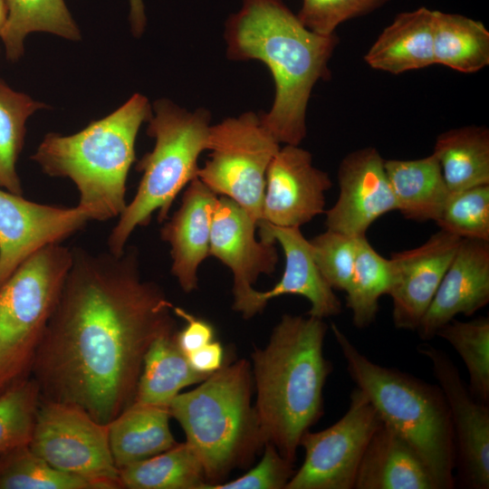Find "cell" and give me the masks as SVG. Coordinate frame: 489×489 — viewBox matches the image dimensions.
Instances as JSON below:
<instances>
[{
    "label": "cell",
    "mask_w": 489,
    "mask_h": 489,
    "mask_svg": "<svg viewBox=\"0 0 489 489\" xmlns=\"http://www.w3.org/2000/svg\"><path fill=\"white\" fill-rule=\"evenodd\" d=\"M173 308L158 283L143 279L135 247L120 255L72 249L30 371L41 398L109 424L133 403L150 344L176 330Z\"/></svg>",
    "instance_id": "cell-1"
},
{
    "label": "cell",
    "mask_w": 489,
    "mask_h": 489,
    "mask_svg": "<svg viewBox=\"0 0 489 489\" xmlns=\"http://www.w3.org/2000/svg\"><path fill=\"white\" fill-rule=\"evenodd\" d=\"M225 39L229 59L268 67L275 92L262 122L279 143L300 145L312 89L329 76L338 37L309 30L282 0H243L225 23Z\"/></svg>",
    "instance_id": "cell-2"
},
{
    "label": "cell",
    "mask_w": 489,
    "mask_h": 489,
    "mask_svg": "<svg viewBox=\"0 0 489 489\" xmlns=\"http://www.w3.org/2000/svg\"><path fill=\"white\" fill-rule=\"evenodd\" d=\"M322 319L283 314L267 344L254 348V409L264 443L294 464L303 434L323 414L322 391L332 365L323 355Z\"/></svg>",
    "instance_id": "cell-3"
},
{
    "label": "cell",
    "mask_w": 489,
    "mask_h": 489,
    "mask_svg": "<svg viewBox=\"0 0 489 489\" xmlns=\"http://www.w3.org/2000/svg\"><path fill=\"white\" fill-rule=\"evenodd\" d=\"M151 114L147 97L134 93L79 132L47 133L31 158L44 174L73 182L80 195L77 206L91 220L119 217L127 206L126 183L136 159V139Z\"/></svg>",
    "instance_id": "cell-4"
},
{
    "label": "cell",
    "mask_w": 489,
    "mask_h": 489,
    "mask_svg": "<svg viewBox=\"0 0 489 489\" xmlns=\"http://www.w3.org/2000/svg\"><path fill=\"white\" fill-rule=\"evenodd\" d=\"M253 376L245 360L225 363L193 390L168 404L186 442L203 465L207 484H220L236 468H245L265 445L254 406Z\"/></svg>",
    "instance_id": "cell-5"
},
{
    "label": "cell",
    "mask_w": 489,
    "mask_h": 489,
    "mask_svg": "<svg viewBox=\"0 0 489 489\" xmlns=\"http://www.w3.org/2000/svg\"><path fill=\"white\" fill-rule=\"evenodd\" d=\"M331 330L350 377L369 398L382 421L417 452L438 489L455 485V446L447 402L438 385L374 363L335 324Z\"/></svg>",
    "instance_id": "cell-6"
},
{
    "label": "cell",
    "mask_w": 489,
    "mask_h": 489,
    "mask_svg": "<svg viewBox=\"0 0 489 489\" xmlns=\"http://www.w3.org/2000/svg\"><path fill=\"white\" fill-rule=\"evenodd\" d=\"M210 120L203 108L188 110L168 99L153 103L147 134L155 144L137 164L142 177L109 235V252L121 254L134 230L149 224L154 212L160 223L168 219L178 193L197 176L198 158L208 149Z\"/></svg>",
    "instance_id": "cell-7"
},
{
    "label": "cell",
    "mask_w": 489,
    "mask_h": 489,
    "mask_svg": "<svg viewBox=\"0 0 489 489\" xmlns=\"http://www.w3.org/2000/svg\"><path fill=\"white\" fill-rule=\"evenodd\" d=\"M72 261V249L49 244L0 286V391L30 375Z\"/></svg>",
    "instance_id": "cell-8"
},
{
    "label": "cell",
    "mask_w": 489,
    "mask_h": 489,
    "mask_svg": "<svg viewBox=\"0 0 489 489\" xmlns=\"http://www.w3.org/2000/svg\"><path fill=\"white\" fill-rule=\"evenodd\" d=\"M279 149L260 114L247 111L227 118L211 125L207 149L211 153L197 177L217 196L238 204L258 225L266 172Z\"/></svg>",
    "instance_id": "cell-9"
},
{
    "label": "cell",
    "mask_w": 489,
    "mask_h": 489,
    "mask_svg": "<svg viewBox=\"0 0 489 489\" xmlns=\"http://www.w3.org/2000/svg\"><path fill=\"white\" fill-rule=\"evenodd\" d=\"M28 446L49 465L88 481L92 489L122 488L108 425L78 406L41 398Z\"/></svg>",
    "instance_id": "cell-10"
},
{
    "label": "cell",
    "mask_w": 489,
    "mask_h": 489,
    "mask_svg": "<svg viewBox=\"0 0 489 489\" xmlns=\"http://www.w3.org/2000/svg\"><path fill=\"white\" fill-rule=\"evenodd\" d=\"M350 398L348 410L336 423L303 434L300 446L304 448V460L285 489L354 488L366 447L382 419L360 388Z\"/></svg>",
    "instance_id": "cell-11"
},
{
    "label": "cell",
    "mask_w": 489,
    "mask_h": 489,
    "mask_svg": "<svg viewBox=\"0 0 489 489\" xmlns=\"http://www.w3.org/2000/svg\"><path fill=\"white\" fill-rule=\"evenodd\" d=\"M417 350L432 366L448 405L453 425L459 477L466 488H489V408L475 400L459 370L442 350L423 343Z\"/></svg>",
    "instance_id": "cell-12"
},
{
    "label": "cell",
    "mask_w": 489,
    "mask_h": 489,
    "mask_svg": "<svg viewBox=\"0 0 489 489\" xmlns=\"http://www.w3.org/2000/svg\"><path fill=\"white\" fill-rule=\"evenodd\" d=\"M91 221L83 208L32 202L0 188V286L28 257Z\"/></svg>",
    "instance_id": "cell-13"
},
{
    "label": "cell",
    "mask_w": 489,
    "mask_h": 489,
    "mask_svg": "<svg viewBox=\"0 0 489 489\" xmlns=\"http://www.w3.org/2000/svg\"><path fill=\"white\" fill-rule=\"evenodd\" d=\"M331 185L328 173L313 165L308 150L299 145L280 147L266 172L258 225L300 228L325 212V192Z\"/></svg>",
    "instance_id": "cell-14"
},
{
    "label": "cell",
    "mask_w": 489,
    "mask_h": 489,
    "mask_svg": "<svg viewBox=\"0 0 489 489\" xmlns=\"http://www.w3.org/2000/svg\"><path fill=\"white\" fill-rule=\"evenodd\" d=\"M384 160L372 147L354 150L342 158L338 169V199L324 212L328 230L352 237L365 235L374 221L398 210Z\"/></svg>",
    "instance_id": "cell-15"
},
{
    "label": "cell",
    "mask_w": 489,
    "mask_h": 489,
    "mask_svg": "<svg viewBox=\"0 0 489 489\" xmlns=\"http://www.w3.org/2000/svg\"><path fill=\"white\" fill-rule=\"evenodd\" d=\"M257 224L232 199L220 196L213 215L210 255L227 266L234 277L233 309L244 312L262 274L271 275L278 263L276 243L255 237Z\"/></svg>",
    "instance_id": "cell-16"
},
{
    "label": "cell",
    "mask_w": 489,
    "mask_h": 489,
    "mask_svg": "<svg viewBox=\"0 0 489 489\" xmlns=\"http://www.w3.org/2000/svg\"><path fill=\"white\" fill-rule=\"evenodd\" d=\"M463 238L440 229L423 244L390 254L392 320L416 331Z\"/></svg>",
    "instance_id": "cell-17"
},
{
    "label": "cell",
    "mask_w": 489,
    "mask_h": 489,
    "mask_svg": "<svg viewBox=\"0 0 489 489\" xmlns=\"http://www.w3.org/2000/svg\"><path fill=\"white\" fill-rule=\"evenodd\" d=\"M257 229L261 240L281 245L285 256V267L282 278L272 289L264 292L254 290L242 317L253 318L263 312L270 300L285 294L305 297L311 304L307 312L309 316L323 320L339 314L341 303L321 273L313 259L310 242L300 228L260 223Z\"/></svg>",
    "instance_id": "cell-18"
},
{
    "label": "cell",
    "mask_w": 489,
    "mask_h": 489,
    "mask_svg": "<svg viewBox=\"0 0 489 489\" xmlns=\"http://www.w3.org/2000/svg\"><path fill=\"white\" fill-rule=\"evenodd\" d=\"M489 302V241L463 238L417 331L423 340L458 314L471 316Z\"/></svg>",
    "instance_id": "cell-19"
},
{
    "label": "cell",
    "mask_w": 489,
    "mask_h": 489,
    "mask_svg": "<svg viewBox=\"0 0 489 489\" xmlns=\"http://www.w3.org/2000/svg\"><path fill=\"white\" fill-rule=\"evenodd\" d=\"M217 195L198 177L183 194L179 208L164 223L160 237L168 244L171 273L185 292L197 288V270L210 256V235Z\"/></svg>",
    "instance_id": "cell-20"
},
{
    "label": "cell",
    "mask_w": 489,
    "mask_h": 489,
    "mask_svg": "<svg viewBox=\"0 0 489 489\" xmlns=\"http://www.w3.org/2000/svg\"><path fill=\"white\" fill-rule=\"evenodd\" d=\"M355 489H438L417 452L382 421L360 461Z\"/></svg>",
    "instance_id": "cell-21"
},
{
    "label": "cell",
    "mask_w": 489,
    "mask_h": 489,
    "mask_svg": "<svg viewBox=\"0 0 489 489\" xmlns=\"http://www.w3.org/2000/svg\"><path fill=\"white\" fill-rule=\"evenodd\" d=\"M434 10L419 7L398 14L364 56L375 70L399 74L435 64Z\"/></svg>",
    "instance_id": "cell-22"
},
{
    "label": "cell",
    "mask_w": 489,
    "mask_h": 489,
    "mask_svg": "<svg viewBox=\"0 0 489 489\" xmlns=\"http://www.w3.org/2000/svg\"><path fill=\"white\" fill-rule=\"evenodd\" d=\"M168 407L132 403L108 425L115 465L125 466L152 457L177 442L169 427Z\"/></svg>",
    "instance_id": "cell-23"
},
{
    "label": "cell",
    "mask_w": 489,
    "mask_h": 489,
    "mask_svg": "<svg viewBox=\"0 0 489 489\" xmlns=\"http://www.w3.org/2000/svg\"><path fill=\"white\" fill-rule=\"evenodd\" d=\"M384 167L403 216L436 222L450 196L437 158L432 153L417 159H385Z\"/></svg>",
    "instance_id": "cell-24"
},
{
    "label": "cell",
    "mask_w": 489,
    "mask_h": 489,
    "mask_svg": "<svg viewBox=\"0 0 489 489\" xmlns=\"http://www.w3.org/2000/svg\"><path fill=\"white\" fill-rule=\"evenodd\" d=\"M176 330L159 335L149 347L133 403L168 407L184 388L210 375L195 370L176 340Z\"/></svg>",
    "instance_id": "cell-25"
},
{
    "label": "cell",
    "mask_w": 489,
    "mask_h": 489,
    "mask_svg": "<svg viewBox=\"0 0 489 489\" xmlns=\"http://www.w3.org/2000/svg\"><path fill=\"white\" fill-rule=\"evenodd\" d=\"M433 154L437 158L450 194L489 185V129L465 126L439 134Z\"/></svg>",
    "instance_id": "cell-26"
},
{
    "label": "cell",
    "mask_w": 489,
    "mask_h": 489,
    "mask_svg": "<svg viewBox=\"0 0 489 489\" xmlns=\"http://www.w3.org/2000/svg\"><path fill=\"white\" fill-rule=\"evenodd\" d=\"M7 16L0 34L5 57L18 61L24 53V39L34 32L50 33L71 41L81 32L64 0H5Z\"/></svg>",
    "instance_id": "cell-27"
},
{
    "label": "cell",
    "mask_w": 489,
    "mask_h": 489,
    "mask_svg": "<svg viewBox=\"0 0 489 489\" xmlns=\"http://www.w3.org/2000/svg\"><path fill=\"white\" fill-rule=\"evenodd\" d=\"M434 60L463 73L489 63V31L477 20L434 10Z\"/></svg>",
    "instance_id": "cell-28"
},
{
    "label": "cell",
    "mask_w": 489,
    "mask_h": 489,
    "mask_svg": "<svg viewBox=\"0 0 489 489\" xmlns=\"http://www.w3.org/2000/svg\"><path fill=\"white\" fill-rule=\"evenodd\" d=\"M122 488L204 489L205 471L197 454L187 443L119 470Z\"/></svg>",
    "instance_id": "cell-29"
},
{
    "label": "cell",
    "mask_w": 489,
    "mask_h": 489,
    "mask_svg": "<svg viewBox=\"0 0 489 489\" xmlns=\"http://www.w3.org/2000/svg\"><path fill=\"white\" fill-rule=\"evenodd\" d=\"M390 285L388 259L371 246L366 235L358 236L354 270L345 292L346 305L351 311L355 327L364 329L375 321L379 298L388 294Z\"/></svg>",
    "instance_id": "cell-30"
},
{
    "label": "cell",
    "mask_w": 489,
    "mask_h": 489,
    "mask_svg": "<svg viewBox=\"0 0 489 489\" xmlns=\"http://www.w3.org/2000/svg\"><path fill=\"white\" fill-rule=\"evenodd\" d=\"M47 106L16 91L0 78V188L23 195L16 162L24 144L26 121Z\"/></svg>",
    "instance_id": "cell-31"
},
{
    "label": "cell",
    "mask_w": 489,
    "mask_h": 489,
    "mask_svg": "<svg viewBox=\"0 0 489 489\" xmlns=\"http://www.w3.org/2000/svg\"><path fill=\"white\" fill-rule=\"evenodd\" d=\"M436 336L446 340L459 354L469 378L472 397L489 403V318L480 316L468 321L453 319Z\"/></svg>",
    "instance_id": "cell-32"
},
{
    "label": "cell",
    "mask_w": 489,
    "mask_h": 489,
    "mask_svg": "<svg viewBox=\"0 0 489 489\" xmlns=\"http://www.w3.org/2000/svg\"><path fill=\"white\" fill-rule=\"evenodd\" d=\"M0 489H92L88 481L60 472L28 445L0 455Z\"/></svg>",
    "instance_id": "cell-33"
},
{
    "label": "cell",
    "mask_w": 489,
    "mask_h": 489,
    "mask_svg": "<svg viewBox=\"0 0 489 489\" xmlns=\"http://www.w3.org/2000/svg\"><path fill=\"white\" fill-rule=\"evenodd\" d=\"M40 401L39 386L30 375L0 391V455L29 445Z\"/></svg>",
    "instance_id": "cell-34"
},
{
    "label": "cell",
    "mask_w": 489,
    "mask_h": 489,
    "mask_svg": "<svg viewBox=\"0 0 489 489\" xmlns=\"http://www.w3.org/2000/svg\"><path fill=\"white\" fill-rule=\"evenodd\" d=\"M436 223L461 238L489 241V185L450 194Z\"/></svg>",
    "instance_id": "cell-35"
},
{
    "label": "cell",
    "mask_w": 489,
    "mask_h": 489,
    "mask_svg": "<svg viewBox=\"0 0 489 489\" xmlns=\"http://www.w3.org/2000/svg\"><path fill=\"white\" fill-rule=\"evenodd\" d=\"M309 242L313 259L326 282L333 290L346 292L354 270L357 237L327 229Z\"/></svg>",
    "instance_id": "cell-36"
},
{
    "label": "cell",
    "mask_w": 489,
    "mask_h": 489,
    "mask_svg": "<svg viewBox=\"0 0 489 489\" xmlns=\"http://www.w3.org/2000/svg\"><path fill=\"white\" fill-rule=\"evenodd\" d=\"M388 0H302L297 17L309 30L322 35L351 18L370 13Z\"/></svg>",
    "instance_id": "cell-37"
},
{
    "label": "cell",
    "mask_w": 489,
    "mask_h": 489,
    "mask_svg": "<svg viewBox=\"0 0 489 489\" xmlns=\"http://www.w3.org/2000/svg\"><path fill=\"white\" fill-rule=\"evenodd\" d=\"M293 464L284 458L274 446L266 443L259 463L236 479L208 489H285L292 476Z\"/></svg>",
    "instance_id": "cell-38"
},
{
    "label": "cell",
    "mask_w": 489,
    "mask_h": 489,
    "mask_svg": "<svg viewBox=\"0 0 489 489\" xmlns=\"http://www.w3.org/2000/svg\"><path fill=\"white\" fill-rule=\"evenodd\" d=\"M173 312L186 321V326L176 331L177 343L186 356L215 340V330L206 320L179 307L174 306Z\"/></svg>",
    "instance_id": "cell-39"
},
{
    "label": "cell",
    "mask_w": 489,
    "mask_h": 489,
    "mask_svg": "<svg viewBox=\"0 0 489 489\" xmlns=\"http://www.w3.org/2000/svg\"><path fill=\"white\" fill-rule=\"evenodd\" d=\"M190 366L197 371L211 375L224 364L225 352L220 341L216 340L187 355Z\"/></svg>",
    "instance_id": "cell-40"
},
{
    "label": "cell",
    "mask_w": 489,
    "mask_h": 489,
    "mask_svg": "<svg viewBox=\"0 0 489 489\" xmlns=\"http://www.w3.org/2000/svg\"><path fill=\"white\" fill-rule=\"evenodd\" d=\"M131 33L139 37L145 30L147 18L143 0H129Z\"/></svg>",
    "instance_id": "cell-41"
},
{
    "label": "cell",
    "mask_w": 489,
    "mask_h": 489,
    "mask_svg": "<svg viewBox=\"0 0 489 489\" xmlns=\"http://www.w3.org/2000/svg\"><path fill=\"white\" fill-rule=\"evenodd\" d=\"M7 16V8L5 0H0V34Z\"/></svg>",
    "instance_id": "cell-42"
}]
</instances>
